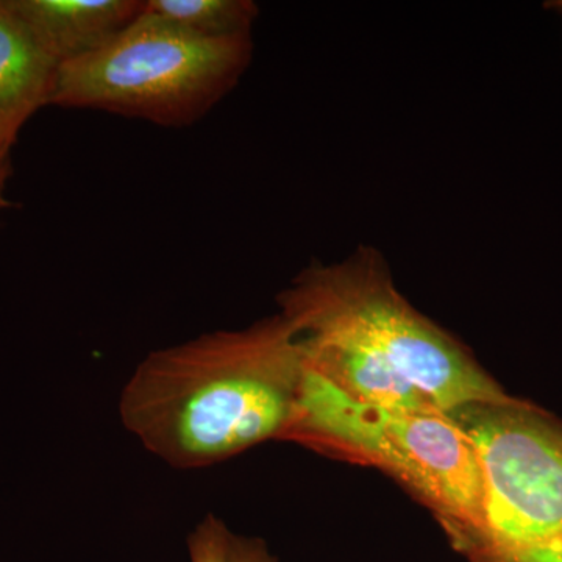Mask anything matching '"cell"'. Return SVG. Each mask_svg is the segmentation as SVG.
<instances>
[{"label": "cell", "instance_id": "cell-7", "mask_svg": "<svg viewBox=\"0 0 562 562\" xmlns=\"http://www.w3.org/2000/svg\"><path fill=\"white\" fill-rule=\"evenodd\" d=\"M58 68L9 0H0V149H13L33 114L50 105Z\"/></svg>", "mask_w": 562, "mask_h": 562}, {"label": "cell", "instance_id": "cell-1", "mask_svg": "<svg viewBox=\"0 0 562 562\" xmlns=\"http://www.w3.org/2000/svg\"><path fill=\"white\" fill-rule=\"evenodd\" d=\"M280 305L303 364L357 401L446 414L519 403L403 301L373 255L306 269Z\"/></svg>", "mask_w": 562, "mask_h": 562}, {"label": "cell", "instance_id": "cell-3", "mask_svg": "<svg viewBox=\"0 0 562 562\" xmlns=\"http://www.w3.org/2000/svg\"><path fill=\"white\" fill-rule=\"evenodd\" d=\"M250 55V35L203 38L144 9L101 49L60 65L50 105L188 127L235 88Z\"/></svg>", "mask_w": 562, "mask_h": 562}, {"label": "cell", "instance_id": "cell-5", "mask_svg": "<svg viewBox=\"0 0 562 562\" xmlns=\"http://www.w3.org/2000/svg\"><path fill=\"white\" fill-rule=\"evenodd\" d=\"M482 476L476 535L494 561L562 542V431L522 403L450 413Z\"/></svg>", "mask_w": 562, "mask_h": 562}, {"label": "cell", "instance_id": "cell-8", "mask_svg": "<svg viewBox=\"0 0 562 562\" xmlns=\"http://www.w3.org/2000/svg\"><path fill=\"white\" fill-rule=\"evenodd\" d=\"M144 9L203 38L250 35L258 14L247 0H146Z\"/></svg>", "mask_w": 562, "mask_h": 562}, {"label": "cell", "instance_id": "cell-12", "mask_svg": "<svg viewBox=\"0 0 562 562\" xmlns=\"http://www.w3.org/2000/svg\"><path fill=\"white\" fill-rule=\"evenodd\" d=\"M552 5L554 7V9L562 10V2H554L552 3Z\"/></svg>", "mask_w": 562, "mask_h": 562}, {"label": "cell", "instance_id": "cell-10", "mask_svg": "<svg viewBox=\"0 0 562 562\" xmlns=\"http://www.w3.org/2000/svg\"><path fill=\"white\" fill-rule=\"evenodd\" d=\"M498 562H562V542L546 547V549L513 554V557L503 558Z\"/></svg>", "mask_w": 562, "mask_h": 562}, {"label": "cell", "instance_id": "cell-11", "mask_svg": "<svg viewBox=\"0 0 562 562\" xmlns=\"http://www.w3.org/2000/svg\"><path fill=\"white\" fill-rule=\"evenodd\" d=\"M11 173H13L11 150L0 149V216H2L3 211L10 210L13 206V203L7 198Z\"/></svg>", "mask_w": 562, "mask_h": 562}, {"label": "cell", "instance_id": "cell-4", "mask_svg": "<svg viewBox=\"0 0 562 562\" xmlns=\"http://www.w3.org/2000/svg\"><path fill=\"white\" fill-rule=\"evenodd\" d=\"M284 436L360 453L397 473L453 522L479 530V461L471 439L450 414L357 401L302 361Z\"/></svg>", "mask_w": 562, "mask_h": 562}, {"label": "cell", "instance_id": "cell-6", "mask_svg": "<svg viewBox=\"0 0 562 562\" xmlns=\"http://www.w3.org/2000/svg\"><path fill=\"white\" fill-rule=\"evenodd\" d=\"M9 5L60 65L101 49L144 11L140 0H9Z\"/></svg>", "mask_w": 562, "mask_h": 562}, {"label": "cell", "instance_id": "cell-9", "mask_svg": "<svg viewBox=\"0 0 562 562\" xmlns=\"http://www.w3.org/2000/svg\"><path fill=\"white\" fill-rule=\"evenodd\" d=\"M190 562H273L260 542L239 538L213 514L188 536Z\"/></svg>", "mask_w": 562, "mask_h": 562}, {"label": "cell", "instance_id": "cell-2", "mask_svg": "<svg viewBox=\"0 0 562 562\" xmlns=\"http://www.w3.org/2000/svg\"><path fill=\"white\" fill-rule=\"evenodd\" d=\"M302 357L281 316L150 351L120 397L125 430L180 471L211 468L284 436Z\"/></svg>", "mask_w": 562, "mask_h": 562}]
</instances>
